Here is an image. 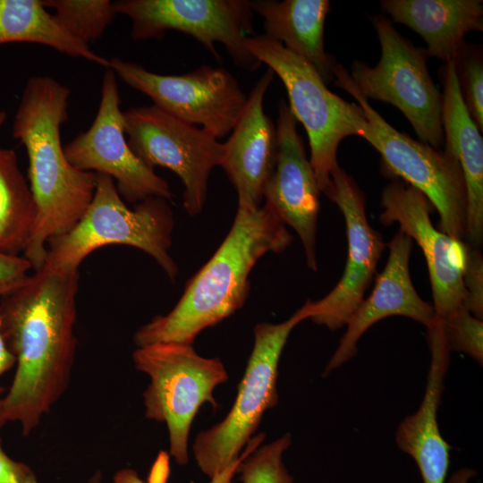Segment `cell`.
I'll list each match as a JSON object with an SVG mask.
<instances>
[{
  "mask_svg": "<svg viewBox=\"0 0 483 483\" xmlns=\"http://www.w3.org/2000/svg\"><path fill=\"white\" fill-rule=\"evenodd\" d=\"M132 360L150 379L143 393L146 418L166 425L169 455L186 465L192 421L205 402L217 408L214 390L228 380L223 362L199 355L192 344L177 343L137 347Z\"/></svg>",
  "mask_w": 483,
  "mask_h": 483,
  "instance_id": "cell-7",
  "label": "cell"
},
{
  "mask_svg": "<svg viewBox=\"0 0 483 483\" xmlns=\"http://www.w3.org/2000/svg\"><path fill=\"white\" fill-rule=\"evenodd\" d=\"M6 118H7L6 113L1 110L0 111V128L6 121Z\"/></svg>",
  "mask_w": 483,
  "mask_h": 483,
  "instance_id": "cell-35",
  "label": "cell"
},
{
  "mask_svg": "<svg viewBox=\"0 0 483 483\" xmlns=\"http://www.w3.org/2000/svg\"><path fill=\"white\" fill-rule=\"evenodd\" d=\"M275 130V165L265 187L263 199L299 235L307 265L316 271L320 191L302 138L297 131V121L283 99L278 104Z\"/></svg>",
  "mask_w": 483,
  "mask_h": 483,
  "instance_id": "cell-16",
  "label": "cell"
},
{
  "mask_svg": "<svg viewBox=\"0 0 483 483\" xmlns=\"http://www.w3.org/2000/svg\"><path fill=\"white\" fill-rule=\"evenodd\" d=\"M8 43L43 45L66 55L108 67V59L58 26L42 0H0V46Z\"/></svg>",
  "mask_w": 483,
  "mask_h": 483,
  "instance_id": "cell-23",
  "label": "cell"
},
{
  "mask_svg": "<svg viewBox=\"0 0 483 483\" xmlns=\"http://www.w3.org/2000/svg\"><path fill=\"white\" fill-rule=\"evenodd\" d=\"M244 46L284 85L290 111L307 132L309 161L318 189L325 194L331 185V173L339 165L341 141L360 134L365 120L362 108L331 92L309 64L280 42L254 34L244 39Z\"/></svg>",
  "mask_w": 483,
  "mask_h": 483,
  "instance_id": "cell-6",
  "label": "cell"
},
{
  "mask_svg": "<svg viewBox=\"0 0 483 483\" xmlns=\"http://www.w3.org/2000/svg\"><path fill=\"white\" fill-rule=\"evenodd\" d=\"M79 271L40 267L0 298V323L15 373L0 402V428L33 432L68 387L77 340Z\"/></svg>",
  "mask_w": 483,
  "mask_h": 483,
  "instance_id": "cell-1",
  "label": "cell"
},
{
  "mask_svg": "<svg viewBox=\"0 0 483 483\" xmlns=\"http://www.w3.org/2000/svg\"><path fill=\"white\" fill-rule=\"evenodd\" d=\"M15 366V358L9 350L1 329L0 323V377ZM0 387V402L4 393Z\"/></svg>",
  "mask_w": 483,
  "mask_h": 483,
  "instance_id": "cell-33",
  "label": "cell"
},
{
  "mask_svg": "<svg viewBox=\"0 0 483 483\" xmlns=\"http://www.w3.org/2000/svg\"><path fill=\"white\" fill-rule=\"evenodd\" d=\"M445 148L457 158L467 191V234L470 245L483 240V140L462 100L453 59L439 69Z\"/></svg>",
  "mask_w": 483,
  "mask_h": 483,
  "instance_id": "cell-20",
  "label": "cell"
},
{
  "mask_svg": "<svg viewBox=\"0 0 483 483\" xmlns=\"http://www.w3.org/2000/svg\"><path fill=\"white\" fill-rule=\"evenodd\" d=\"M456 78L464 105L483 131V52L481 45L464 41L453 57Z\"/></svg>",
  "mask_w": 483,
  "mask_h": 483,
  "instance_id": "cell-26",
  "label": "cell"
},
{
  "mask_svg": "<svg viewBox=\"0 0 483 483\" xmlns=\"http://www.w3.org/2000/svg\"><path fill=\"white\" fill-rule=\"evenodd\" d=\"M125 136L116 75L106 68L96 117L64 147L68 161L80 171L111 177L128 202L137 204L150 197L172 199L168 182L134 155Z\"/></svg>",
  "mask_w": 483,
  "mask_h": 483,
  "instance_id": "cell-13",
  "label": "cell"
},
{
  "mask_svg": "<svg viewBox=\"0 0 483 483\" xmlns=\"http://www.w3.org/2000/svg\"><path fill=\"white\" fill-rule=\"evenodd\" d=\"M70 89L48 75L30 77L23 89L13 123V136L24 146L28 180L37 216L22 253L32 269L44 263L49 240L70 231L94 196L96 174L75 168L61 141L68 119Z\"/></svg>",
  "mask_w": 483,
  "mask_h": 483,
  "instance_id": "cell-2",
  "label": "cell"
},
{
  "mask_svg": "<svg viewBox=\"0 0 483 483\" xmlns=\"http://www.w3.org/2000/svg\"><path fill=\"white\" fill-rule=\"evenodd\" d=\"M309 318L305 303L282 323L263 322L254 327L253 349L230 411L222 421L199 432L192 445L198 467L210 479L239 458L264 412L278 403L281 353L292 329Z\"/></svg>",
  "mask_w": 483,
  "mask_h": 483,
  "instance_id": "cell-8",
  "label": "cell"
},
{
  "mask_svg": "<svg viewBox=\"0 0 483 483\" xmlns=\"http://www.w3.org/2000/svg\"><path fill=\"white\" fill-rule=\"evenodd\" d=\"M292 444L289 433L258 446L241 462L237 473L242 483H292L293 478L283 462V453Z\"/></svg>",
  "mask_w": 483,
  "mask_h": 483,
  "instance_id": "cell-27",
  "label": "cell"
},
{
  "mask_svg": "<svg viewBox=\"0 0 483 483\" xmlns=\"http://www.w3.org/2000/svg\"><path fill=\"white\" fill-rule=\"evenodd\" d=\"M325 195L341 210L346 227L348 253L343 275L322 299L308 300L309 319L334 331L346 326L369 287L386 243L366 215L363 191L339 165L331 173Z\"/></svg>",
  "mask_w": 483,
  "mask_h": 483,
  "instance_id": "cell-15",
  "label": "cell"
},
{
  "mask_svg": "<svg viewBox=\"0 0 483 483\" xmlns=\"http://www.w3.org/2000/svg\"><path fill=\"white\" fill-rule=\"evenodd\" d=\"M58 26L73 38L89 45L100 38L114 21V2L109 0H42Z\"/></svg>",
  "mask_w": 483,
  "mask_h": 483,
  "instance_id": "cell-25",
  "label": "cell"
},
{
  "mask_svg": "<svg viewBox=\"0 0 483 483\" xmlns=\"http://www.w3.org/2000/svg\"><path fill=\"white\" fill-rule=\"evenodd\" d=\"M292 239L267 204L238 205L233 225L217 250L190 279L170 312L155 317L135 332V345L192 344L202 330L243 306L250 292L249 275L258 260L268 252L284 251Z\"/></svg>",
  "mask_w": 483,
  "mask_h": 483,
  "instance_id": "cell-3",
  "label": "cell"
},
{
  "mask_svg": "<svg viewBox=\"0 0 483 483\" xmlns=\"http://www.w3.org/2000/svg\"><path fill=\"white\" fill-rule=\"evenodd\" d=\"M465 296L462 306L476 318H483V258L477 247L467 244L462 274Z\"/></svg>",
  "mask_w": 483,
  "mask_h": 483,
  "instance_id": "cell-30",
  "label": "cell"
},
{
  "mask_svg": "<svg viewBox=\"0 0 483 483\" xmlns=\"http://www.w3.org/2000/svg\"><path fill=\"white\" fill-rule=\"evenodd\" d=\"M36 216L35 199L16 153L0 147V251L22 255Z\"/></svg>",
  "mask_w": 483,
  "mask_h": 483,
  "instance_id": "cell-24",
  "label": "cell"
},
{
  "mask_svg": "<svg viewBox=\"0 0 483 483\" xmlns=\"http://www.w3.org/2000/svg\"><path fill=\"white\" fill-rule=\"evenodd\" d=\"M380 7L425 40L428 57L444 63L469 32L483 31L482 0H382Z\"/></svg>",
  "mask_w": 483,
  "mask_h": 483,
  "instance_id": "cell-21",
  "label": "cell"
},
{
  "mask_svg": "<svg viewBox=\"0 0 483 483\" xmlns=\"http://www.w3.org/2000/svg\"><path fill=\"white\" fill-rule=\"evenodd\" d=\"M333 82L352 95L362 108L365 120L359 136L378 151L384 174L422 192L439 214L440 231L464 242L467 191L455 156L445 148L441 151L413 140L391 126L359 92L340 64L335 67Z\"/></svg>",
  "mask_w": 483,
  "mask_h": 483,
  "instance_id": "cell-5",
  "label": "cell"
},
{
  "mask_svg": "<svg viewBox=\"0 0 483 483\" xmlns=\"http://www.w3.org/2000/svg\"><path fill=\"white\" fill-rule=\"evenodd\" d=\"M114 8L131 20L134 40L162 39L167 30H176L192 37L218 62L216 43L241 69L253 72L262 64L244 46L255 34L249 0H122Z\"/></svg>",
  "mask_w": 483,
  "mask_h": 483,
  "instance_id": "cell-10",
  "label": "cell"
},
{
  "mask_svg": "<svg viewBox=\"0 0 483 483\" xmlns=\"http://www.w3.org/2000/svg\"><path fill=\"white\" fill-rule=\"evenodd\" d=\"M32 268L22 255H11L0 251V298L18 286Z\"/></svg>",
  "mask_w": 483,
  "mask_h": 483,
  "instance_id": "cell-31",
  "label": "cell"
},
{
  "mask_svg": "<svg viewBox=\"0 0 483 483\" xmlns=\"http://www.w3.org/2000/svg\"><path fill=\"white\" fill-rule=\"evenodd\" d=\"M127 142L134 155L154 169L162 166L177 174L183 185V207L199 214L208 195L212 169L221 165L224 143L155 105L123 112Z\"/></svg>",
  "mask_w": 483,
  "mask_h": 483,
  "instance_id": "cell-11",
  "label": "cell"
},
{
  "mask_svg": "<svg viewBox=\"0 0 483 483\" xmlns=\"http://www.w3.org/2000/svg\"><path fill=\"white\" fill-rule=\"evenodd\" d=\"M439 321V320H438ZM450 351L461 352L483 363V322L463 306L445 321H440Z\"/></svg>",
  "mask_w": 483,
  "mask_h": 483,
  "instance_id": "cell-29",
  "label": "cell"
},
{
  "mask_svg": "<svg viewBox=\"0 0 483 483\" xmlns=\"http://www.w3.org/2000/svg\"><path fill=\"white\" fill-rule=\"evenodd\" d=\"M381 55L375 66L354 61L349 76L368 100L390 104L402 113L419 141L436 149L445 142L442 95L427 66L425 48L415 47L385 16L371 18Z\"/></svg>",
  "mask_w": 483,
  "mask_h": 483,
  "instance_id": "cell-9",
  "label": "cell"
},
{
  "mask_svg": "<svg viewBox=\"0 0 483 483\" xmlns=\"http://www.w3.org/2000/svg\"><path fill=\"white\" fill-rule=\"evenodd\" d=\"M254 13L263 18L267 37L309 64L327 85L337 63L325 50L324 28L328 0H253Z\"/></svg>",
  "mask_w": 483,
  "mask_h": 483,
  "instance_id": "cell-22",
  "label": "cell"
},
{
  "mask_svg": "<svg viewBox=\"0 0 483 483\" xmlns=\"http://www.w3.org/2000/svg\"><path fill=\"white\" fill-rule=\"evenodd\" d=\"M380 204L379 222L386 226L397 223L400 231L421 249L429 274L435 318L445 321L462 306L467 243L437 230L430 218L429 200L402 180L392 179L382 191Z\"/></svg>",
  "mask_w": 483,
  "mask_h": 483,
  "instance_id": "cell-14",
  "label": "cell"
},
{
  "mask_svg": "<svg viewBox=\"0 0 483 483\" xmlns=\"http://www.w3.org/2000/svg\"><path fill=\"white\" fill-rule=\"evenodd\" d=\"M264 439L265 434L263 433L253 436L247 443L239 458L220 474L211 479L209 483H232L242 459L257 449ZM169 475L170 455L165 451H160L151 466L146 481L139 476L135 470L123 468L114 473L112 483H167Z\"/></svg>",
  "mask_w": 483,
  "mask_h": 483,
  "instance_id": "cell-28",
  "label": "cell"
},
{
  "mask_svg": "<svg viewBox=\"0 0 483 483\" xmlns=\"http://www.w3.org/2000/svg\"><path fill=\"white\" fill-rule=\"evenodd\" d=\"M107 68L156 106L217 140L231 133L247 99L236 78L223 67L204 64L187 73L165 75L113 57Z\"/></svg>",
  "mask_w": 483,
  "mask_h": 483,
  "instance_id": "cell-12",
  "label": "cell"
},
{
  "mask_svg": "<svg viewBox=\"0 0 483 483\" xmlns=\"http://www.w3.org/2000/svg\"><path fill=\"white\" fill-rule=\"evenodd\" d=\"M427 339L431 358L424 396L419 409L400 423L395 440L398 447L415 461L423 483H445L451 446L440 433L437 411L451 351L437 321L428 327Z\"/></svg>",
  "mask_w": 483,
  "mask_h": 483,
  "instance_id": "cell-19",
  "label": "cell"
},
{
  "mask_svg": "<svg viewBox=\"0 0 483 483\" xmlns=\"http://www.w3.org/2000/svg\"><path fill=\"white\" fill-rule=\"evenodd\" d=\"M102 473L100 470H96L85 483H101Z\"/></svg>",
  "mask_w": 483,
  "mask_h": 483,
  "instance_id": "cell-34",
  "label": "cell"
},
{
  "mask_svg": "<svg viewBox=\"0 0 483 483\" xmlns=\"http://www.w3.org/2000/svg\"><path fill=\"white\" fill-rule=\"evenodd\" d=\"M173 229V213L166 199L150 197L131 209L114 180L96 174V188L89 206L70 231L49 240L41 267L78 271L80 263L94 250L122 244L152 257L174 280L178 267L169 253Z\"/></svg>",
  "mask_w": 483,
  "mask_h": 483,
  "instance_id": "cell-4",
  "label": "cell"
},
{
  "mask_svg": "<svg viewBox=\"0 0 483 483\" xmlns=\"http://www.w3.org/2000/svg\"><path fill=\"white\" fill-rule=\"evenodd\" d=\"M274 76L275 72L268 68L258 80L224 143L220 166L237 191L239 206H260L275 168L276 130L264 111L265 95Z\"/></svg>",
  "mask_w": 483,
  "mask_h": 483,
  "instance_id": "cell-17",
  "label": "cell"
},
{
  "mask_svg": "<svg viewBox=\"0 0 483 483\" xmlns=\"http://www.w3.org/2000/svg\"><path fill=\"white\" fill-rule=\"evenodd\" d=\"M386 245L389 249L386 265L377 277L370 295L347 322V329L326 364L324 376L357 353L358 341L377 321L390 316H403L428 327L435 320L433 306L419 297L411 278L412 240L399 230Z\"/></svg>",
  "mask_w": 483,
  "mask_h": 483,
  "instance_id": "cell-18",
  "label": "cell"
},
{
  "mask_svg": "<svg viewBox=\"0 0 483 483\" xmlns=\"http://www.w3.org/2000/svg\"><path fill=\"white\" fill-rule=\"evenodd\" d=\"M0 483H41L29 465L11 458L4 452L1 440Z\"/></svg>",
  "mask_w": 483,
  "mask_h": 483,
  "instance_id": "cell-32",
  "label": "cell"
}]
</instances>
